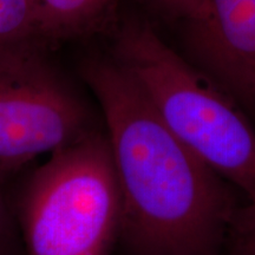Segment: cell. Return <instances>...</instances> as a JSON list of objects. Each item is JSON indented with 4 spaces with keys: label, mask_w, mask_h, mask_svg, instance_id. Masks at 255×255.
Here are the masks:
<instances>
[{
    "label": "cell",
    "mask_w": 255,
    "mask_h": 255,
    "mask_svg": "<svg viewBox=\"0 0 255 255\" xmlns=\"http://www.w3.org/2000/svg\"><path fill=\"white\" fill-rule=\"evenodd\" d=\"M47 46L0 50V186L39 155L96 130L87 104L46 55Z\"/></svg>",
    "instance_id": "obj_4"
},
{
    "label": "cell",
    "mask_w": 255,
    "mask_h": 255,
    "mask_svg": "<svg viewBox=\"0 0 255 255\" xmlns=\"http://www.w3.org/2000/svg\"><path fill=\"white\" fill-rule=\"evenodd\" d=\"M187 25L201 70L246 107H255V0H205Z\"/></svg>",
    "instance_id": "obj_5"
},
{
    "label": "cell",
    "mask_w": 255,
    "mask_h": 255,
    "mask_svg": "<svg viewBox=\"0 0 255 255\" xmlns=\"http://www.w3.org/2000/svg\"><path fill=\"white\" fill-rule=\"evenodd\" d=\"M225 245L229 255H255V202L239 206L235 210Z\"/></svg>",
    "instance_id": "obj_8"
},
{
    "label": "cell",
    "mask_w": 255,
    "mask_h": 255,
    "mask_svg": "<svg viewBox=\"0 0 255 255\" xmlns=\"http://www.w3.org/2000/svg\"><path fill=\"white\" fill-rule=\"evenodd\" d=\"M0 251L7 255H21L17 219L0 186Z\"/></svg>",
    "instance_id": "obj_9"
},
{
    "label": "cell",
    "mask_w": 255,
    "mask_h": 255,
    "mask_svg": "<svg viewBox=\"0 0 255 255\" xmlns=\"http://www.w3.org/2000/svg\"><path fill=\"white\" fill-rule=\"evenodd\" d=\"M164 17L182 20L184 24L195 21L201 17L205 0H149Z\"/></svg>",
    "instance_id": "obj_10"
},
{
    "label": "cell",
    "mask_w": 255,
    "mask_h": 255,
    "mask_svg": "<svg viewBox=\"0 0 255 255\" xmlns=\"http://www.w3.org/2000/svg\"><path fill=\"white\" fill-rule=\"evenodd\" d=\"M121 193L105 132L53 151L25 182L17 219L26 255H108L120 234Z\"/></svg>",
    "instance_id": "obj_3"
},
{
    "label": "cell",
    "mask_w": 255,
    "mask_h": 255,
    "mask_svg": "<svg viewBox=\"0 0 255 255\" xmlns=\"http://www.w3.org/2000/svg\"><path fill=\"white\" fill-rule=\"evenodd\" d=\"M0 255H7V254H5L4 252H2V251H0Z\"/></svg>",
    "instance_id": "obj_11"
},
{
    "label": "cell",
    "mask_w": 255,
    "mask_h": 255,
    "mask_svg": "<svg viewBox=\"0 0 255 255\" xmlns=\"http://www.w3.org/2000/svg\"><path fill=\"white\" fill-rule=\"evenodd\" d=\"M82 76L103 113L129 255H220L239 208L231 184L193 154L113 57Z\"/></svg>",
    "instance_id": "obj_1"
},
{
    "label": "cell",
    "mask_w": 255,
    "mask_h": 255,
    "mask_svg": "<svg viewBox=\"0 0 255 255\" xmlns=\"http://www.w3.org/2000/svg\"><path fill=\"white\" fill-rule=\"evenodd\" d=\"M20 45L49 47L33 0H0V50Z\"/></svg>",
    "instance_id": "obj_7"
},
{
    "label": "cell",
    "mask_w": 255,
    "mask_h": 255,
    "mask_svg": "<svg viewBox=\"0 0 255 255\" xmlns=\"http://www.w3.org/2000/svg\"><path fill=\"white\" fill-rule=\"evenodd\" d=\"M47 43L77 39L117 27V0H33Z\"/></svg>",
    "instance_id": "obj_6"
},
{
    "label": "cell",
    "mask_w": 255,
    "mask_h": 255,
    "mask_svg": "<svg viewBox=\"0 0 255 255\" xmlns=\"http://www.w3.org/2000/svg\"><path fill=\"white\" fill-rule=\"evenodd\" d=\"M113 58L168 129L255 202V129L238 102L171 49L145 21L117 25Z\"/></svg>",
    "instance_id": "obj_2"
}]
</instances>
